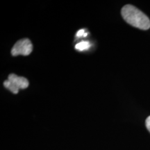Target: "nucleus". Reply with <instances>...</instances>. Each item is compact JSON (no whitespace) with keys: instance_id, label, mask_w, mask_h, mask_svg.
Instances as JSON below:
<instances>
[{"instance_id":"obj_2","label":"nucleus","mask_w":150,"mask_h":150,"mask_svg":"<svg viewBox=\"0 0 150 150\" xmlns=\"http://www.w3.org/2000/svg\"><path fill=\"white\" fill-rule=\"evenodd\" d=\"M33 45L31 40L28 38H24L18 40L11 50V54L13 56L18 55L28 56L32 52Z\"/></svg>"},{"instance_id":"obj_5","label":"nucleus","mask_w":150,"mask_h":150,"mask_svg":"<svg viewBox=\"0 0 150 150\" xmlns=\"http://www.w3.org/2000/svg\"><path fill=\"white\" fill-rule=\"evenodd\" d=\"M4 86L5 88H6L7 89H8L9 91H11V92H12L13 93H14V94L18 93L19 90L17 89L15 87V86L13 85V84L11 83L8 80L5 81L4 82Z\"/></svg>"},{"instance_id":"obj_4","label":"nucleus","mask_w":150,"mask_h":150,"mask_svg":"<svg viewBox=\"0 0 150 150\" xmlns=\"http://www.w3.org/2000/svg\"><path fill=\"white\" fill-rule=\"evenodd\" d=\"M91 46V44L88 41H81L75 45V49L79 51H84V50H88Z\"/></svg>"},{"instance_id":"obj_6","label":"nucleus","mask_w":150,"mask_h":150,"mask_svg":"<svg viewBox=\"0 0 150 150\" xmlns=\"http://www.w3.org/2000/svg\"><path fill=\"white\" fill-rule=\"evenodd\" d=\"M83 35H84V37H86V35H87V33H85V30L84 29H81L76 33V36L78 38L83 36Z\"/></svg>"},{"instance_id":"obj_3","label":"nucleus","mask_w":150,"mask_h":150,"mask_svg":"<svg viewBox=\"0 0 150 150\" xmlns=\"http://www.w3.org/2000/svg\"><path fill=\"white\" fill-rule=\"evenodd\" d=\"M8 80L17 89H25L29 86V81L23 76H19L15 74L8 75Z\"/></svg>"},{"instance_id":"obj_1","label":"nucleus","mask_w":150,"mask_h":150,"mask_svg":"<svg viewBox=\"0 0 150 150\" xmlns=\"http://www.w3.org/2000/svg\"><path fill=\"white\" fill-rule=\"evenodd\" d=\"M122 16L127 23L142 30L150 28V20L145 13L134 6L127 4L121 11Z\"/></svg>"},{"instance_id":"obj_7","label":"nucleus","mask_w":150,"mask_h":150,"mask_svg":"<svg viewBox=\"0 0 150 150\" xmlns=\"http://www.w3.org/2000/svg\"><path fill=\"white\" fill-rule=\"evenodd\" d=\"M145 125H146V127H147V129H148V131L150 132V116H149V117L146 119Z\"/></svg>"}]
</instances>
